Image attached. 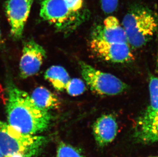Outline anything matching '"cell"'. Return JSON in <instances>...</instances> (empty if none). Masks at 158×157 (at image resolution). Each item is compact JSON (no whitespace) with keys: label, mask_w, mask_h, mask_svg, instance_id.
Wrapping results in <instances>:
<instances>
[{"label":"cell","mask_w":158,"mask_h":157,"mask_svg":"<svg viewBox=\"0 0 158 157\" xmlns=\"http://www.w3.org/2000/svg\"><path fill=\"white\" fill-rule=\"evenodd\" d=\"M66 90L68 94L71 96H78L85 91V84L81 79L72 78L68 83Z\"/></svg>","instance_id":"16"},{"label":"cell","mask_w":158,"mask_h":157,"mask_svg":"<svg viewBox=\"0 0 158 157\" xmlns=\"http://www.w3.org/2000/svg\"><path fill=\"white\" fill-rule=\"evenodd\" d=\"M56 157H82V156L77 149L61 142L57 148Z\"/></svg>","instance_id":"17"},{"label":"cell","mask_w":158,"mask_h":157,"mask_svg":"<svg viewBox=\"0 0 158 157\" xmlns=\"http://www.w3.org/2000/svg\"><path fill=\"white\" fill-rule=\"evenodd\" d=\"M47 137L25 134L0 120V150L5 157L31 151L40 152Z\"/></svg>","instance_id":"3"},{"label":"cell","mask_w":158,"mask_h":157,"mask_svg":"<svg viewBox=\"0 0 158 157\" xmlns=\"http://www.w3.org/2000/svg\"><path fill=\"white\" fill-rule=\"evenodd\" d=\"M134 138L141 144H152L158 141V112L148 122L136 123Z\"/></svg>","instance_id":"11"},{"label":"cell","mask_w":158,"mask_h":157,"mask_svg":"<svg viewBox=\"0 0 158 157\" xmlns=\"http://www.w3.org/2000/svg\"><path fill=\"white\" fill-rule=\"evenodd\" d=\"M116 119L110 114H106L99 117L94 123L93 131L98 146L105 147L115 139L118 133Z\"/></svg>","instance_id":"10"},{"label":"cell","mask_w":158,"mask_h":157,"mask_svg":"<svg viewBox=\"0 0 158 157\" xmlns=\"http://www.w3.org/2000/svg\"><path fill=\"white\" fill-rule=\"evenodd\" d=\"M70 12L73 23L76 29L85 22L89 12L85 0H64Z\"/></svg>","instance_id":"15"},{"label":"cell","mask_w":158,"mask_h":157,"mask_svg":"<svg viewBox=\"0 0 158 157\" xmlns=\"http://www.w3.org/2000/svg\"><path fill=\"white\" fill-rule=\"evenodd\" d=\"M92 38L109 43H128L127 34L123 25L115 16H108L103 21V25L95 30Z\"/></svg>","instance_id":"9"},{"label":"cell","mask_w":158,"mask_h":157,"mask_svg":"<svg viewBox=\"0 0 158 157\" xmlns=\"http://www.w3.org/2000/svg\"><path fill=\"white\" fill-rule=\"evenodd\" d=\"M31 97L37 107L46 111L56 109L60 105L57 96L43 86L36 88Z\"/></svg>","instance_id":"12"},{"label":"cell","mask_w":158,"mask_h":157,"mask_svg":"<svg viewBox=\"0 0 158 157\" xmlns=\"http://www.w3.org/2000/svg\"><path fill=\"white\" fill-rule=\"evenodd\" d=\"M150 104L137 123L148 122L158 112V78L152 76L149 83Z\"/></svg>","instance_id":"14"},{"label":"cell","mask_w":158,"mask_h":157,"mask_svg":"<svg viewBox=\"0 0 158 157\" xmlns=\"http://www.w3.org/2000/svg\"><path fill=\"white\" fill-rule=\"evenodd\" d=\"M81 75L91 91L100 95H119L128 88L127 84L116 76L100 71L84 61H79Z\"/></svg>","instance_id":"4"},{"label":"cell","mask_w":158,"mask_h":157,"mask_svg":"<svg viewBox=\"0 0 158 157\" xmlns=\"http://www.w3.org/2000/svg\"><path fill=\"white\" fill-rule=\"evenodd\" d=\"M0 157H5L4 155H3L1 150H0Z\"/></svg>","instance_id":"21"},{"label":"cell","mask_w":158,"mask_h":157,"mask_svg":"<svg viewBox=\"0 0 158 157\" xmlns=\"http://www.w3.org/2000/svg\"><path fill=\"white\" fill-rule=\"evenodd\" d=\"M39 152H36V151H31V152L25 153V154L14 155L6 157H32L36 155Z\"/></svg>","instance_id":"19"},{"label":"cell","mask_w":158,"mask_h":157,"mask_svg":"<svg viewBox=\"0 0 158 157\" xmlns=\"http://www.w3.org/2000/svg\"><path fill=\"white\" fill-rule=\"evenodd\" d=\"M102 9L106 14L115 12L118 7L119 0H100Z\"/></svg>","instance_id":"18"},{"label":"cell","mask_w":158,"mask_h":157,"mask_svg":"<svg viewBox=\"0 0 158 157\" xmlns=\"http://www.w3.org/2000/svg\"><path fill=\"white\" fill-rule=\"evenodd\" d=\"M122 25L129 45L135 48L144 46L158 31V14L142 5H135L128 11Z\"/></svg>","instance_id":"2"},{"label":"cell","mask_w":158,"mask_h":157,"mask_svg":"<svg viewBox=\"0 0 158 157\" xmlns=\"http://www.w3.org/2000/svg\"><path fill=\"white\" fill-rule=\"evenodd\" d=\"M40 15L44 21L52 26L57 31L64 35H69L76 30L64 0L42 1Z\"/></svg>","instance_id":"5"},{"label":"cell","mask_w":158,"mask_h":157,"mask_svg":"<svg viewBox=\"0 0 158 157\" xmlns=\"http://www.w3.org/2000/svg\"><path fill=\"white\" fill-rule=\"evenodd\" d=\"M34 0H8L5 11L10 27V34L15 40L22 37L24 28Z\"/></svg>","instance_id":"6"},{"label":"cell","mask_w":158,"mask_h":157,"mask_svg":"<svg viewBox=\"0 0 158 157\" xmlns=\"http://www.w3.org/2000/svg\"></svg>","instance_id":"22"},{"label":"cell","mask_w":158,"mask_h":157,"mask_svg":"<svg viewBox=\"0 0 158 157\" xmlns=\"http://www.w3.org/2000/svg\"><path fill=\"white\" fill-rule=\"evenodd\" d=\"M19 62V74L23 78L36 74L46 57V52L33 39L25 42Z\"/></svg>","instance_id":"8"},{"label":"cell","mask_w":158,"mask_h":157,"mask_svg":"<svg viewBox=\"0 0 158 157\" xmlns=\"http://www.w3.org/2000/svg\"><path fill=\"white\" fill-rule=\"evenodd\" d=\"M6 112L8 123L18 131L37 135L47 130L52 116L49 111L37 107L27 92L17 87L12 79L7 78Z\"/></svg>","instance_id":"1"},{"label":"cell","mask_w":158,"mask_h":157,"mask_svg":"<svg viewBox=\"0 0 158 157\" xmlns=\"http://www.w3.org/2000/svg\"><path fill=\"white\" fill-rule=\"evenodd\" d=\"M5 46V40L2 35L1 29L0 27V49H2Z\"/></svg>","instance_id":"20"},{"label":"cell","mask_w":158,"mask_h":157,"mask_svg":"<svg viewBox=\"0 0 158 157\" xmlns=\"http://www.w3.org/2000/svg\"><path fill=\"white\" fill-rule=\"evenodd\" d=\"M89 48L96 56L110 62H128L134 58L128 43H109L92 38Z\"/></svg>","instance_id":"7"},{"label":"cell","mask_w":158,"mask_h":157,"mask_svg":"<svg viewBox=\"0 0 158 157\" xmlns=\"http://www.w3.org/2000/svg\"><path fill=\"white\" fill-rule=\"evenodd\" d=\"M44 77L56 91L66 89L71 78L65 68L60 65H53L45 72Z\"/></svg>","instance_id":"13"}]
</instances>
